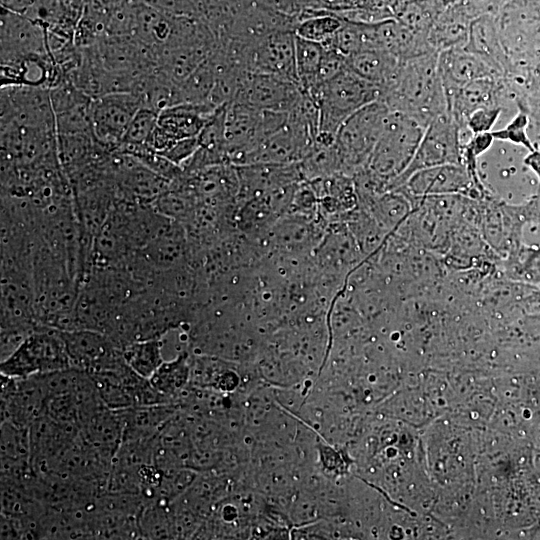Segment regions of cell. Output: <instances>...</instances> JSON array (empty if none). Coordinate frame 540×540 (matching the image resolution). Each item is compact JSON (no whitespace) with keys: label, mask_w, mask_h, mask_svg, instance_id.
Instances as JSON below:
<instances>
[{"label":"cell","mask_w":540,"mask_h":540,"mask_svg":"<svg viewBox=\"0 0 540 540\" xmlns=\"http://www.w3.org/2000/svg\"><path fill=\"white\" fill-rule=\"evenodd\" d=\"M437 51L401 60L390 83L382 89V100L424 126L447 112V101L438 71Z\"/></svg>","instance_id":"1"},{"label":"cell","mask_w":540,"mask_h":540,"mask_svg":"<svg viewBox=\"0 0 540 540\" xmlns=\"http://www.w3.org/2000/svg\"><path fill=\"white\" fill-rule=\"evenodd\" d=\"M382 89L345 69L329 81L323 82L318 101L319 133L336 138L343 122L362 107L380 100Z\"/></svg>","instance_id":"2"},{"label":"cell","mask_w":540,"mask_h":540,"mask_svg":"<svg viewBox=\"0 0 540 540\" xmlns=\"http://www.w3.org/2000/svg\"><path fill=\"white\" fill-rule=\"evenodd\" d=\"M426 126L415 118L390 110L371 155L368 168L391 183L412 161Z\"/></svg>","instance_id":"3"},{"label":"cell","mask_w":540,"mask_h":540,"mask_svg":"<svg viewBox=\"0 0 540 540\" xmlns=\"http://www.w3.org/2000/svg\"><path fill=\"white\" fill-rule=\"evenodd\" d=\"M389 111V107L382 100H376L362 107L343 122L335 140L342 173L356 174L368 167Z\"/></svg>","instance_id":"4"},{"label":"cell","mask_w":540,"mask_h":540,"mask_svg":"<svg viewBox=\"0 0 540 540\" xmlns=\"http://www.w3.org/2000/svg\"><path fill=\"white\" fill-rule=\"evenodd\" d=\"M71 367L58 329L39 325L0 363V374L26 378Z\"/></svg>","instance_id":"5"},{"label":"cell","mask_w":540,"mask_h":540,"mask_svg":"<svg viewBox=\"0 0 540 540\" xmlns=\"http://www.w3.org/2000/svg\"><path fill=\"white\" fill-rule=\"evenodd\" d=\"M461 127L445 112L433 119L425 129L415 155L405 171L390 185V190L403 186L419 170L445 164L462 163Z\"/></svg>","instance_id":"6"},{"label":"cell","mask_w":540,"mask_h":540,"mask_svg":"<svg viewBox=\"0 0 540 540\" xmlns=\"http://www.w3.org/2000/svg\"><path fill=\"white\" fill-rule=\"evenodd\" d=\"M2 422L29 427L37 418L46 414L48 396L41 376L26 378L0 374Z\"/></svg>","instance_id":"7"},{"label":"cell","mask_w":540,"mask_h":540,"mask_svg":"<svg viewBox=\"0 0 540 540\" xmlns=\"http://www.w3.org/2000/svg\"><path fill=\"white\" fill-rule=\"evenodd\" d=\"M395 190L408 197L447 194H460L476 200L489 197L475 184L464 164H445L419 170Z\"/></svg>","instance_id":"8"},{"label":"cell","mask_w":540,"mask_h":540,"mask_svg":"<svg viewBox=\"0 0 540 540\" xmlns=\"http://www.w3.org/2000/svg\"><path fill=\"white\" fill-rule=\"evenodd\" d=\"M144 104L133 92H112L92 99V134L106 146H120L135 113Z\"/></svg>","instance_id":"9"},{"label":"cell","mask_w":540,"mask_h":540,"mask_svg":"<svg viewBox=\"0 0 540 540\" xmlns=\"http://www.w3.org/2000/svg\"><path fill=\"white\" fill-rule=\"evenodd\" d=\"M301 94L297 83L269 74L250 72L233 101L259 110L289 113Z\"/></svg>","instance_id":"10"},{"label":"cell","mask_w":540,"mask_h":540,"mask_svg":"<svg viewBox=\"0 0 540 540\" xmlns=\"http://www.w3.org/2000/svg\"><path fill=\"white\" fill-rule=\"evenodd\" d=\"M295 38L294 31L282 30L260 39L253 49L252 71L277 76L299 85Z\"/></svg>","instance_id":"11"},{"label":"cell","mask_w":540,"mask_h":540,"mask_svg":"<svg viewBox=\"0 0 540 540\" xmlns=\"http://www.w3.org/2000/svg\"><path fill=\"white\" fill-rule=\"evenodd\" d=\"M71 367L92 373L121 353L105 333L91 329L60 330Z\"/></svg>","instance_id":"12"},{"label":"cell","mask_w":540,"mask_h":540,"mask_svg":"<svg viewBox=\"0 0 540 540\" xmlns=\"http://www.w3.org/2000/svg\"><path fill=\"white\" fill-rule=\"evenodd\" d=\"M438 71L445 96L482 78H495L498 70L484 58L465 48H451L438 54Z\"/></svg>","instance_id":"13"},{"label":"cell","mask_w":540,"mask_h":540,"mask_svg":"<svg viewBox=\"0 0 540 540\" xmlns=\"http://www.w3.org/2000/svg\"><path fill=\"white\" fill-rule=\"evenodd\" d=\"M124 422L118 410L103 406L80 424V437L102 457L112 462L124 435Z\"/></svg>","instance_id":"14"},{"label":"cell","mask_w":540,"mask_h":540,"mask_svg":"<svg viewBox=\"0 0 540 540\" xmlns=\"http://www.w3.org/2000/svg\"><path fill=\"white\" fill-rule=\"evenodd\" d=\"M218 107L209 102H183L163 109L157 127L172 141L197 137Z\"/></svg>","instance_id":"15"},{"label":"cell","mask_w":540,"mask_h":540,"mask_svg":"<svg viewBox=\"0 0 540 540\" xmlns=\"http://www.w3.org/2000/svg\"><path fill=\"white\" fill-rule=\"evenodd\" d=\"M497 98L495 78L477 79L446 95L447 111L459 124L461 131H468V117L477 109L498 105Z\"/></svg>","instance_id":"16"},{"label":"cell","mask_w":540,"mask_h":540,"mask_svg":"<svg viewBox=\"0 0 540 540\" xmlns=\"http://www.w3.org/2000/svg\"><path fill=\"white\" fill-rule=\"evenodd\" d=\"M348 67L365 80L385 88L395 76L400 61L380 48L362 49L347 57Z\"/></svg>","instance_id":"17"},{"label":"cell","mask_w":540,"mask_h":540,"mask_svg":"<svg viewBox=\"0 0 540 540\" xmlns=\"http://www.w3.org/2000/svg\"><path fill=\"white\" fill-rule=\"evenodd\" d=\"M471 21L452 2L435 20L428 40L431 47L441 52L451 48H464L468 41Z\"/></svg>","instance_id":"18"},{"label":"cell","mask_w":540,"mask_h":540,"mask_svg":"<svg viewBox=\"0 0 540 540\" xmlns=\"http://www.w3.org/2000/svg\"><path fill=\"white\" fill-rule=\"evenodd\" d=\"M171 502L161 499H146L137 515L141 539L176 538Z\"/></svg>","instance_id":"19"},{"label":"cell","mask_w":540,"mask_h":540,"mask_svg":"<svg viewBox=\"0 0 540 540\" xmlns=\"http://www.w3.org/2000/svg\"><path fill=\"white\" fill-rule=\"evenodd\" d=\"M190 372L189 356L186 352H181L175 358L164 361L149 381L171 403H176L186 390Z\"/></svg>","instance_id":"20"},{"label":"cell","mask_w":540,"mask_h":540,"mask_svg":"<svg viewBox=\"0 0 540 540\" xmlns=\"http://www.w3.org/2000/svg\"><path fill=\"white\" fill-rule=\"evenodd\" d=\"M161 338L133 341L121 350L125 362L141 377L149 379L165 361Z\"/></svg>","instance_id":"21"},{"label":"cell","mask_w":540,"mask_h":540,"mask_svg":"<svg viewBox=\"0 0 540 540\" xmlns=\"http://www.w3.org/2000/svg\"><path fill=\"white\" fill-rule=\"evenodd\" d=\"M464 48L484 58L499 71L496 16L484 15L472 20L469 26L468 41Z\"/></svg>","instance_id":"22"},{"label":"cell","mask_w":540,"mask_h":540,"mask_svg":"<svg viewBox=\"0 0 540 540\" xmlns=\"http://www.w3.org/2000/svg\"><path fill=\"white\" fill-rule=\"evenodd\" d=\"M324 46L296 35L295 59L298 83L302 91L321 83L318 78Z\"/></svg>","instance_id":"23"},{"label":"cell","mask_w":540,"mask_h":540,"mask_svg":"<svg viewBox=\"0 0 540 540\" xmlns=\"http://www.w3.org/2000/svg\"><path fill=\"white\" fill-rule=\"evenodd\" d=\"M343 19L332 11L310 10L298 21L295 34L301 38L324 44L342 26Z\"/></svg>","instance_id":"24"},{"label":"cell","mask_w":540,"mask_h":540,"mask_svg":"<svg viewBox=\"0 0 540 540\" xmlns=\"http://www.w3.org/2000/svg\"><path fill=\"white\" fill-rule=\"evenodd\" d=\"M158 115L149 107H141L129 123L120 145H146L157 126Z\"/></svg>","instance_id":"25"},{"label":"cell","mask_w":540,"mask_h":540,"mask_svg":"<svg viewBox=\"0 0 540 540\" xmlns=\"http://www.w3.org/2000/svg\"><path fill=\"white\" fill-rule=\"evenodd\" d=\"M527 118L523 114L517 115L506 127L492 131L496 140L522 145L533 151L532 145L526 135Z\"/></svg>","instance_id":"26"},{"label":"cell","mask_w":540,"mask_h":540,"mask_svg":"<svg viewBox=\"0 0 540 540\" xmlns=\"http://www.w3.org/2000/svg\"><path fill=\"white\" fill-rule=\"evenodd\" d=\"M348 68V60L345 55L331 46H324L318 78L326 82Z\"/></svg>","instance_id":"27"},{"label":"cell","mask_w":540,"mask_h":540,"mask_svg":"<svg viewBox=\"0 0 540 540\" xmlns=\"http://www.w3.org/2000/svg\"><path fill=\"white\" fill-rule=\"evenodd\" d=\"M501 112L498 105L477 109L468 117L466 126L472 134L491 132Z\"/></svg>","instance_id":"28"},{"label":"cell","mask_w":540,"mask_h":540,"mask_svg":"<svg viewBox=\"0 0 540 540\" xmlns=\"http://www.w3.org/2000/svg\"><path fill=\"white\" fill-rule=\"evenodd\" d=\"M198 148L199 141L197 137L185 138L173 142L159 154L172 163L181 166L194 155Z\"/></svg>","instance_id":"29"},{"label":"cell","mask_w":540,"mask_h":540,"mask_svg":"<svg viewBox=\"0 0 540 540\" xmlns=\"http://www.w3.org/2000/svg\"><path fill=\"white\" fill-rule=\"evenodd\" d=\"M526 164H528L540 178V152L532 151V153L526 157Z\"/></svg>","instance_id":"30"},{"label":"cell","mask_w":540,"mask_h":540,"mask_svg":"<svg viewBox=\"0 0 540 540\" xmlns=\"http://www.w3.org/2000/svg\"><path fill=\"white\" fill-rule=\"evenodd\" d=\"M330 7V11H336L340 8L343 0H323Z\"/></svg>","instance_id":"31"},{"label":"cell","mask_w":540,"mask_h":540,"mask_svg":"<svg viewBox=\"0 0 540 540\" xmlns=\"http://www.w3.org/2000/svg\"><path fill=\"white\" fill-rule=\"evenodd\" d=\"M448 1H453V0H448Z\"/></svg>","instance_id":"32"}]
</instances>
